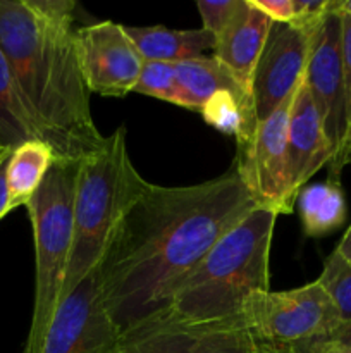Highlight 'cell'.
Wrapping results in <instances>:
<instances>
[{
    "instance_id": "cell-3",
    "label": "cell",
    "mask_w": 351,
    "mask_h": 353,
    "mask_svg": "<svg viewBox=\"0 0 351 353\" xmlns=\"http://www.w3.org/2000/svg\"><path fill=\"white\" fill-rule=\"evenodd\" d=\"M275 219L257 207L227 231L176 290L165 316L195 331L240 321L246 300L270 290Z\"/></svg>"
},
{
    "instance_id": "cell-29",
    "label": "cell",
    "mask_w": 351,
    "mask_h": 353,
    "mask_svg": "<svg viewBox=\"0 0 351 353\" xmlns=\"http://www.w3.org/2000/svg\"><path fill=\"white\" fill-rule=\"evenodd\" d=\"M306 353H351V348L339 347V345L334 343H320L317 347L310 348Z\"/></svg>"
},
{
    "instance_id": "cell-5",
    "label": "cell",
    "mask_w": 351,
    "mask_h": 353,
    "mask_svg": "<svg viewBox=\"0 0 351 353\" xmlns=\"http://www.w3.org/2000/svg\"><path fill=\"white\" fill-rule=\"evenodd\" d=\"M79 162L52 164L28 202L34 238V305L24 353H33L50 324L64 290L74 234V192Z\"/></svg>"
},
{
    "instance_id": "cell-19",
    "label": "cell",
    "mask_w": 351,
    "mask_h": 353,
    "mask_svg": "<svg viewBox=\"0 0 351 353\" xmlns=\"http://www.w3.org/2000/svg\"><path fill=\"white\" fill-rule=\"evenodd\" d=\"M30 140L43 138L0 48V145L14 150Z\"/></svg>"
},
{
    "instance_id": "cell-23",
    "label": "cell",
    "mask_w": 351,
    "mask_h": 353,
    "mask_svg": "<svg viewBox=\"0 0 351 353\" xmlns=\"http://www.w3.org/2000/svg\"><path fill=\"white\" fill-rule=\"evenodd\" d=\"M319 281L330 295L341 314V319H351V265L327 257Z\"/></svg>"
},
{
    "instance_id": "cell-20",
    "label": "cell",
    "mask_w": 351,
    "mask_h": 353,
    "mask_svg": "<svg viewBox=\"0 0 351 353\" xmlns=\"http://www.w3.org/2000/svg\"><path fill=\"white\" fill-rule=\"evenodd\" d=\"M191 353H258V347L250 331L236 321L200 331Z\"/></svg>"
},
{
    "instance_id": "cell-9",
    "label": "cell",
    "mask_w": 351,
    "mask_h": 353,
    "mask_svg": "<svg viewBox=\"0 0 351 353\" xmlns=\"http://www.w3.org/2000/svg\"><path fill=\"white\" fill-rule=\"evenodd\" d=\"M305 83L310 97L320 116L323 133L332 148V161L329 164V174L336 169L343 150L346 134V117H344V83H343V23L334 7L313 33L310 41L308 64L305 71Z\"/></svg>"
},
{
    "instance_id": "cell-25",
    "label": "cell",
    "mask_w": 351,
    "mask_h": 353,
    "mask_svg": "<svg viewBox=\"0 0 351 353\" xmlns=\"http://www.w3.org/2000/svg\"><path fill=\"white\" fill-rule=\"evenodd\" d=\"M257 9L272 19V23H289L295 21L296 2L295 0H251Z\"/></svg>"
},
{
    "instance_id": "cell-4",
    "label": "cell",
    "mask_w": 351,
    "mask_h": 353,
    "mask_svg": "<svg viewBox=\"0 0 351 353\" xmlns=\"http://www.w3.org/2000/svg\"><path fill=\"white\" fill-rule=\"evenodd\" d=\"M147 186L129 157L124 126L109 134L100 150L79 162L72 250L61 300L98 268L117 226Z\"/></svg>"
},
{
    "instance_id": "cell-16",
    "label": "cell",
    "mask_w": 351,
    "mask_h": 353,
    "mask_svg": "<svg viewBox=\"0 0 351 353\" xmlns=\"http://www.w3.org/2000/svg\"><path fill=\"white\" fill-rule=\"evenodd\" d=\"M55 159L54 150L45 140H30L10 152L6 162L9 210L28 205Z\"/></svg>"
},
{
    "instance_id": "cell-1",
    "label": "cell",
    "mask_w": 351,
    "mask_h": 353,
    "mask_svg": "<svg viewBox=\"0 0 351 353\" xmlns=\"http://www.w3.org/2000/svg\"><path fill=\"white\" fill-rule=\"evenodd\" d=\"M257 207L236 168L191 186L148 183L98 265L103 300L120 333L165 316L210 248Z\"/></svg>"
},
{
    "instance_id": "cell-21",
    "label": "cell",
    "mask_w": 351,
    "mask_h": 353,
    "mask_svg": "<svg viewBox=\"0 0 351 353\" xmlns=\"http://www.w3.org/2000/svg\"><path fill=\"white\" fill-rule=\"evenodd\" d=\"M133 93L153 97V99L178 105L179 92L178 81H176V64L160 61H143Z\"/></svg>"
},
{
    "instance_id": "cell-15",
    "label": "cell",
    "mask_w": 351,
    "mask_h": 353,
    "mask_svg": "<svg viewBox=\"0 0 351 353\" xmlns=\"http://www.w3.org/2000/svg\"><path fill=\"white\" fill-rule=\"evenodd\" d=\"M176 81H178L179 107L200 112L203 103L215 95L217 92H233L253 102L250 93L240 85L233 72L217 61L213 55L210 57H196L176 64Z\"/></svg>"
},
{
    "instance_id": "cell-11",
    "label": "cell",
    "mask_w": 351,
    "mask_h": 353,
    "mask_svg": "<svg viewBox=\"0 0 351 353\" xmlns=\"http://www.w3.org/2000/svg\"><path fill=\"white\" fill-rule=\"evenodd\" d=\"M313 33L289 23H272L251 79V99L258 124L264 123L305 79Z\"/></svg>"
},
{
    "instance_id": "cell-14",
    "label": "cell",
    "mask_w": 351,
    "mask_h": 353,
    "mask_svg": "<svg viewBox=\"0 0 351 353\" xmlns=\"http://www.w3.org/2000/svg\"><path fill=\"white\" fill-rule=\"evenodd\" d=\"M143 61L178 62L203 57L215 48V37L203 28L171 30L165 26H124Z\"/></svg>"
},
{
    "instance_id": "cell-13",
    "label": "cell",
    "mask_w": 351,
    "mask_h": 353,
    "mask_svg": "<svg viewBox=\"0 0 351 353\" xmlns=\"http://www.w3.org/2000/svg\"><path fill=\"white\" fill-rule=\"evenodd\" d=\"M270 26V17L257 9L251 0H243L229 24L215 38L212 55L233 72L250 95L255 65L264 50Z\"/></svg>"
},
{
    "instance_id": "cell-32",
    "label": "cell",
    "mask_w": 351,
    "mask_h": 353,
    "mask_svg": "<svg viewBox=\"0 0 351 353\" xmlns=\"http://www.w3.org/2000/svg\"><path fill=\"white\" fill-rule=\"evenodd\" d=\"M257 347H258V345H257ZM258 353H289V352H275V350H268V348L258 347Z\"/></svg>"
},
{
    "instance_id": "cell-28",
    "label": "cell",
    "mask_w": 351,
    "mask_h": 353,
    "mask_svg": "<svg viewBox=\"0 0 351 353\" xmlns=\"http://www.w3.org/2000/svg\"><path fill=\"white\" fill-rule=\"evenodd\" d=\"M6 162L0 165V219L6 217L7 214L10 212L9 196H7V185H6Z\"/></svg>"
},
{
    "instance_id": "cell-22",
    "label": "cell",
    "mask_w": 351,
    "mask_h": 353,
    "mask_svg": "<svg viewBox=\"0 0 351 353\" xmlns=\"http://www.w3.org/2000/svg\"><path fill=\"white\" fill-rule=\"evenodd\" d=\"M337 6V0H336ZM339 10V9H337ZM341 14L343 23V83H344V117H346V134H344L343 150H341L339 161L336 169L329 174V179L339 181L341 172L346 165H351V19Z\"/></svg>"
},
{
    "instance_id": "cell-30",
    "label": "cell",
    "mask_w": 351,
    "mask_h": 353,
    "mask_svg": "<svg viewBox=\"0 0 351 353\" xmlns=\"http://www.w3.org/2000/svg\"><path fill=\"white\" fill-rule=\"evenodd\" d=\"M337 9L351 19V0H337Z\"/></svg>"
},
{
    "instance_id": "cell-17",
    "label": "cell",
    "mask_w": 351,
    "mask_h": 353,
    "mask_svg": "<svg viewBox=\"0 0 351 353\" xmlns=\"http://www.w3.org/2000/svg\"><path fill=\"white\" fill-rule=\"evenodd\" d=\"M198 333L160 316L123 331L110 353H191Z\"/></svg>"
},
{
    "instance_id": "cell-26",
    "label": "cell",
    "mask_w": 351,
    "mask_h": 353,
    "mask_svg": "<svg viewBox=\"0 0 351 353\" xmlns=\"http://www.w3.org/2000/svg\"><path fill=\"white\" fill-rule=\"evenodd\" d=\"M320 343H334V345H339V347L351 348V319L341 321L339 326H337L332 333L327 334Z\"/></svg>"
},
{
    "instance_id": "cell-2",
    "label": "cell",
    "mask_w": 351,
    "mask_h": 353,
    "mask_svg": "<svg viewBox=\"0 0 351 353\" xmlns=\"http://www.w3.org/2000/svg\"><path fill=\"white\" fill-rule=\"evenodd\" d=\"M71 0H0V48L41 138L58 161L103 147L74 43Z\"/></svg>"
},
{
    "instance_id": "cell-27",
    "label": "cell",
    "mask_w": 351,
    "mask_h": 353,
    "mask_svg": "<svg viewBox=\"0 0 351 353\" xmlns=\"http://www.w3.org/2000/svg\"><path fill=\"white\" fill-rule=\"evenodd\" d=\"M329 257L336 259V261L343 262V264L351 265V224L346 230V233H344V236L341 238L337 248L329 255Z\"/></svg>"
},
{
    "instance_id": "cell-31",
    "label": "cell",
    "mask_w": 351,
    "mask_h": 353,
    "mask_svg": "<svg viewBox=\"0 0 351 353\" xmlns=\"http://www.w3.org/2000/svg\"><path fill=\"white\" fill-rule=\"evenodd\" d=\"M10 152H12V150H9V148H6V147H2V145H0V165H2L3 162L7 161V159H9Z\"/></svg>"
},
{
    "instance_id": "cell-7",
    "label": "cell",
    "mask_w": 351,
    "mask_h": 353,
    "mask_svg": "<svg viewBox=\"0 0 351 353\" xmlns=\"http://www.w3.org/2000/svg\"><path fill=\"white\" fill-rule=\"evenodd\" d=\"M292 99L295 95L258 124L253 140L237 148L234 161V168L258 209L270 210L275 216L291 214L298 200L291 185L288 155Z\"/></svg>"
},
{
    "instance_id": "cell-6",
    "label": "cell",
    "mask_w": 351,
    "mask_h": 353,
    "mask_svg": "<svg viewBox=\"0 0 351 353\" xmlns=\"http://www.w3.org/2000/svg\"><path fill=\"white\" fill-rule=\"evenodd\" d=\"M336 303L319 279L284 292H258L244 303L240 323L258 347L306 353L341 324Z\"/></svg>"
},
{
    "instance_id": "cell-8",
    "label": "cell",
    "mask_w": 351,
    "mask_h": 353,
    "mask_svg": "<svg viewBox=\"0 0 351 353\" xmlns=\"http://www.w3.org/2000/svg\"><path fill=\"white\" fill-rule=\"evenodd\" d=\"M120 336L107 310L98 268L58 302L33 353H110Z\"/></svg>"
},
{
    "instance_id": "cell-24",
    "label": "cell",
    "mask_w": 351,
    "mask_h": 353,
    "mask_svg": "<svg viewBox=\"0 0 351 353\" xmlns=\"http://www.w3.org/2000/svg\"><path fill=\"white\" fill-rule=\"evenodd\" d=\"M243 0H220V2H209V0H200L196 7L200 10V16L203 21V30L212 33L213 37H219L224 28L229 24L236 10L240 9Z\"/></svg>"
},
{
    "instance_id": "cell-10",
    "label": "cell",
    "mask_w": 351,
    "mask_h": 353,
    "mask_svg": "<svg viewBox=\"0 0 351 353\" xmlns=\"http://www.w3.org/2000/svg\"><path fill=\"white\" fill-rule=\"evenodd\" d=\"M76 52L89 93L123 99L136 86L143 57L124 24L100 21L74 31Z\"/></svg>"
},
{
    "instance_id": "cell-12",
    "label": "cell",
    "mask_w": 351,
    "mask_h": 353,
    "mask_svg": "<svg viewBox=\"0 0 351 353\" xmlns=\"http://www.w3.org/2000/svg\"><path fill=\"white\" fill-rule=\"evenodd\" d=\"M288 155L291 185L299 195L306 183L332 161V148L323 133L317 107L301 83L295 93L289 114L288 128Z\"/></svg>"
},
{
    "instance_id": "cell-18",
    "label": "cell",
    "mask_w": 351,
    "mask_h": 353,
    "mask_svg": "<svg viewBox=\"0 0 351 353\" xmlns=\"http://www.w3.org/2000/svg\"><path fill=\"white\" fill-rule=\"evenodd\" d=\"M296 205L303 233L310 238L326 236L346 221V200L339 181L313 183L299 192Z\"/></svg>"
}]
</instances>
